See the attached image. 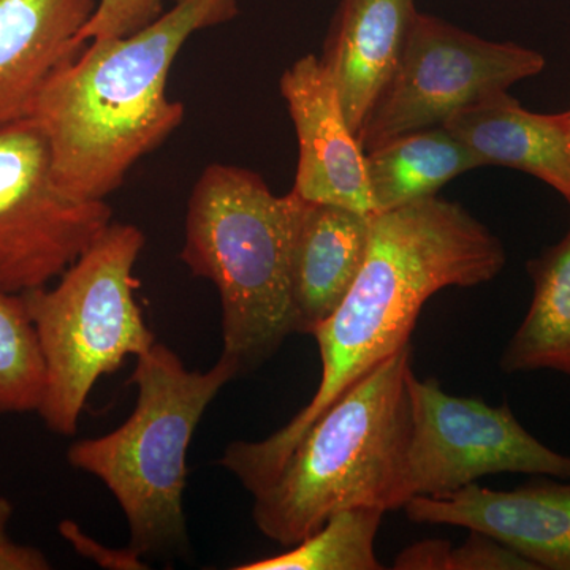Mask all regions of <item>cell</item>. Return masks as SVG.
Listing matches in <instances>:
<instances>
[{"mask_svg":"<svg viewBox=\"0 0 570 570\" xmlns=\"http://www.w3.org/2000/svg\"><path fill=\"white\" fill-rule=\"evenodd\" d=\"M111 223L107 200H77L58 186L36 119L0 124V292L55 283Z\"/></svg>","mask_w":570,"mask_h":570,"instance_id":"ba28073f","label":"cell"},{"mask_svg":"<svg viewBox=\"0 0 570 570\" xmlns=\"http://www.w3.org/2000/svg\"><path fill=\"white\" fill-rule=\"evenodd\" d=\"M281 96L298 138L292 193L311 204L376 214L366 174V154L348 127L335 82L321 58L303 56L284 71Z\"/></svg>","mask_w":570,"mask_h":570,"instance_id":"30bf717a","label":"cell"},{"mask_svg":"<svg viewBox=\"0 0 570 570\" xmlns=\"http://www.w3.org/2000/svg\"><path fill=\"white\" fill-rule=\"evenodd\" d=\"M411 436L404 493L444 498L494 474L570 479V456L554 452L524 430L508 404L453 396L436 379L409 371Z\"/></svg>","mask_w":570,"mask_h":570,"instance_id":"9c48e42d","label":"cell"},{"mask_svg":"<svg viewBox=\"0 0 570 570\" xmlns=\"http://www.w3.org/2000/svg\"><path fill=\"white\" fill-rule=\"evenodd\" d=\"M546 66L539 51L480 39L417 11L387 88L360 130V145L367 153L400 135L442 126L468 105L509 91Z\"/></svg>","mask_w":570,"mask_h":570,"instance_id":"52a82bcc","label":"cell"},{"mask_svg":"<svg viewBox=\"0 0 570 570\" xmlns=\"http://www.w3.org/2000/svg\"><path fill=\"white\" fill-rule=\"evenodd\" d=\"M538 569L527 558L499 540L472 531L466 542L450 553L449 570H531Z\"/></svg>","mask_w":570,"mask_h":570,"instance_id":"44dd1931","label":"cell"},{"mask_svg":"<svg viewBox=\"0 0 570 570\" xmlns=\"http://www.w3.org/2000/svg\"><path fill=\"white\" fill-rule=\"evenodd\" d=\"M47 366L22 294L0 292V414L39 412Z\"/></svg>","mask_w":570,"mask_h":570,"instance_id":"d6986e66","label":"cell"},{"mask_svg":"<svg viewBox=\"0 0 570 570\" xmlns=\"http://www.w3.org/2000/svg\"><path fill=\"white\" fill-rule=\"evenodd\" d=\"M59 532L81 557L89 558L97 566L110 570H145L149 569L142 561V554L129 546V549L112 550L96 539L89 538L75 521L63 520Z\"/></svg>","mask_w":570,"mask_h":570,"instance_id":"7402d4cb","label":"cell"},{"mask_svg":"<svg viewBox=\"0 0 570 570\" xmlns=\"http://www.w3.org/2000/svg\"><path fill=\"white\" fill-rule=\"evenodd\" d=\"M566 112V119H568V130H569V142H570V108Z\"/></svg>","mask_w":570,"mask_h":570,"instance_id":"d4e9b609","label":"cell"},{"mask_svg":"<svg viewBox=\"0 0 570 570\" xmlns=\"http://www.w3.org/2000/svg\"><path fill=\"white\" fill-rule=\"evenodd\" d=\"M13 515L9 499L0 497V570H47L51 568L48 558L40 550L13 542L7 528Z\"/></svg>","mask_w":570,"mask_h":570,"instance_id":"603a6c76","label":"cell"},{"mask_svg":"<svg viewBox=\"0 0 570 570\" xmlns=\"http://www.w3.org/2000/svg\"><path fill=\"white\" fill-rule=\"evenodd\" d=\"M452 546L448 540L428 539L415 542L397 554V570H449Z\"/></svg>","mask_w":570,"mask_h":570,"instance_id":"cb8c5ba5","label":"cell"},{"mask_svg":"<svg viewBox=\"0 0 570 570\" xmlns=\"http://www.w3.org/2000/svg\"><path fill=\"white\" fill-rule=\"evenodd\" d=\"M145 243L137 225L111 223L58 283L22 294L47 366L37 414L52 433L73 436L96 382L156 344L135 302Z\"/></svg>","mask_w":570,"mask_h":570,"instance_id":"8992f818","label":"cell"},{"mask_svg":"<svg viewBox=\"0 0 570 570\" xmlns=\"http://www.w3.org/2000/svg\"><path fill=\"white\" fill-rule=\"evenodd\" d=\"M417 524L480 531L538 569L570 570V483H530L510 491L464 487L444 498L417 497L404 505Z\"/></svg>","mask_w":570,"mask_h":570,"instance_id":"8fae6325","label":"cell"},{"mask_svg":"<svg viewBox=\"0 0 570 570\" xmlns=\"http://www.w3.org/2000/svg\"><path fill=\"white\" fill-rule=\"evenodd\" d=\"M508 262L504 246L460 204L431 197L371 214L365 264L332 317L314 332L322 358L316 395L262 441H235L220 466L250 494L276 478L311 425L358 379L409 346L428 299L448 287L490 283Z\"/></svg>","mask_w":570,"mask_h":570,"instance_id":"6da1fadb","label":"cell"},{"mask_svg":"<svg viewBox=\"0 0 570 570\" xmlns=\"http://www.w3.org/2000/svg\"><path fill=\"white\" fill-rule=\"evenodd\" d=\"M384 510L352 508L333 513L316 532L294 549L236 570H379L374 542Z\"/></svg>","mask_w":570,"mask_h":570,"instance_id":"ac0fdd59","label":"cell"},{"mask_svg":"<svg viewBox=\"0 0 570 570\" xmlns=\"http://www.w3.org/2000/svg\"><path fill=\"white\" fill-rule=\"evenodd\" d=\"M365 154L376 213L436 197L456 176L483 167L444 126L400 135Z\"/></svg>","mask_w":570,"mask_h":570,"instance_id":"2e32d148","label":"cell"},{"mask_svg":"<svg viewBox=\"0 0 570 570\" xmlns=\"http://www.w3.org/2000/svg\"><path fill=\"white\" fill-rule=\"evenodd\" d=\"M371 214L299 198L292 239L295 333L314 335L344 302L365 264Z\"/></svg>","mask_w":570,"mask_h":570,"instance_id":"5bb4252c","label":"cell"},{"mask_svg":"<svg viewBox=\"0 0 570 570\" xmlns=\"http://www.w3.org/2000/svg\"><path fill=\"white\" fill-rule=\"evenodd\" d=\"M238 14V0H179L140 31L89 41L48 81L31 118L50 142L63 193L107 200L179 129L186 110L168 97L171 67L195 33Z\"/></svg>","mask_w":570,"mask_h":570,"instance_id":"7a4b0ae2","label":"cell"},{"mask_svg":"<svg viewBox=\"0 0 570 570\" xmlns=\"http://www.w3.org/2000/svg\"><path fill=\"white\" fill-rule=\"evenodd\" d=\"M483 167L499 165L535 176L570 206V142L566 112L540 115L508 91L468 105L442 124Z\"/></svg>","mask_w":570,"mask_h":570,"instance_id":"9a60e30c","label":"cell"},{"mask_svg":"<svg viewBox=\"0 0 570 570\" xmlns=\"http://www.w3.org/2000/svg\"><path fill=\"white\" fill-rule=\"evenodd\" d=\"M532 299L501 356L505 374L551 370L570 377V228L558 245L528 262Z\"/></svg>","mask_w":570,"mask_h":570,"instance_id":"e0dca14e","label":"cell"},{"mask_svg":"<svg viewBox=\"0 0 570 570\" xmlns=\"http://www.w3.org/2000/svg\"><path fill=\"white\" fill-rule=\"evenodd\" d=\"M97 0H0V124L29 118L48 81L85 48Z\"/></svg>","mask_w":570,"mask_h":570,"instance_id":"7c38bea8","label":"cell"},{"mask_svg":"<svg viewBox=\"0 0 570 570\" xmlns=\"http://www.w3.org/2000/svg\"><path fill=\"white\" fill-rule=\"evenodd\" d=\"M176 2L179 0H97L80 39L86 45L129 36L151 24Z\"/></svg>","mask_w":570,"mask_h":570,"instance_id":"ffe728a7","label":"cell"},{"mask_svg":"<svg viewBox=\"0 0 570 570\" xmlns=\"http://www.w3.org/2000/svg\"><path fill=\"white\" fill-rule=\"evenodd\" d=\"M137 358L130 417L110 434L75 442L67 460L111 491L134 550L142 557L183 553L189 549L183 493L190 441L206 407L239 374L223 356L206 373L187 371L174 351L157 343Z\"/></svg>","mask_w":570,"mask_h":570,"instance_id":"5b68a950","label":"cell"},{"mask_svg":"<svg viewBox=\"0 0 570 570\" xmlns=\"http://www.w3.org/2000/svg\"><path fill=\"white\" fill-rule=\"evenodd\" d=\"M299 197H277L261 175L212 164L187 204L181 261L216 285L223 306V358L249 374L295 333L292 239Z\"/></svg>","mask_w":570,"mask_h":570,"instance_id":"277c9868","label":"cell"},{"mask_svg":"<svg viewBox=\"0 0 570 570\" xmlns=\"http://www.w3.org/2000/svg\"><path fill=\"white\" fill-rule=\"evenodd\" d=\"M415 13L414 0H341L337 7L321 62L356 137L400 62Z\"/></svg>","mask_w":570,"mask_h":570,"instance_id":"4fadbf2b","label":"cell"},{"mask_svg":"<svg viewBox=\"0 0 570 570\" xmlns=\"http://www.w3.org/2000/svg\"><path fill=\"white\" fill-rule=\"evenodd\" d=\"M411 370L407 346L358 379L311 425L276 478L254 494V523L265 538L295 547L340 510L406 505Z\"/></svg>","mask_w":570,"mask_h":570,"instance_id":"3957f363","label":"cell"}]
</instances>
